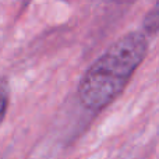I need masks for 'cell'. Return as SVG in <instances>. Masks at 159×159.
Instances as JSON below:
<instances>
[{"instance_id": "obj_1", "label": "cell", "mask_w": 159, "mask_h": 159, "mask_svg": "<svg viewBox=\"0 0 159 159\" xmlns=\"http://www.w3.org/2000/svg\"><path fill=\"white\" fill-rule=\"evenodd\" d=\"M148 52V41L141 32H130L116 41L82 75L78 96L85 107L101 110L127 85Z\"/></svg>"}, {"instance_id": "obj_2", "label": "cell", "mask_w": 159, "mask_h": 159, "mask_svg": "<svg viewBox=\"0 0 159 159\" xmlns=\"http://www.w3.org/2000/svg\"><path fill=\"white\" fill-rule=\"evenodd\" d=\"M8 106V84L6 80L0 78V124L4 120Z\"/></svg>"}]
</instances>
